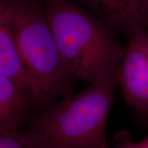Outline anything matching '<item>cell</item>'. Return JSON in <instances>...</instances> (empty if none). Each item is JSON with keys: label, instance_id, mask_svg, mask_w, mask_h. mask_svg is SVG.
Segmentation results:
<instances>
[{"label": "cell", "instance_id": "cell-1", "mask_svg": "<svg viewBox=\"0 0 148 148\" xmlns=\"http://www.w3.org/2000/svg\"><path fill=\"white\" fill-rule=\"evenodd\" d=\"M117 75L50 105L21 130L29 148H101Z\"/></svg>", "mask_w": 148, "mask_h": 148}, {"label": "cell", "instance_id": "cell-2", "mask_svg": "<svg viewBox=\"0 0 148 148\" xmlns=\"http://www.w3.org/2000/svg\"><path fill=\"white\" fill-rule=\"evenodd\" d=\"M42 5L61 55L77 79L90 84L117 75L125 47L112 29L71 0H44Z\"/></svg>", "mask_w": 148, "mask_h": 148}, {"label": "cell", "instance_id": "cell-3", "mask_svg": "<svg viewBox=\"0 0 148 148\" xmlns=\"http://www.w3.org/2000/svg\"><path fill=\"white\" fill-rule=\"evenodd\" d=\"M8 12L22 62L45 108L71 95L77 78L61 55L42 5L37 0H8Z\"/></svg>", "mask_w": 148, "mask_h": 148}, {"label": "cell", "instance_id": "cell-4", "mask_svg": "<svg viewBox=\"0 0 148 148\" xmlns=\"http://www.w3.org/2000/svg\"><path fill=\"white\" fill-rule=\"evenodd\" d=\"M124 100L142 116H148V29L129 37L117 73Z\"/></svg>", "mask_w": 148, "mask_h": 148}, {"label": "cell", "instance_id": "cell-5", "mask_svg": "<svg viewBox=\"0 0 148 148\" xmlns=\"http://www.w3.org/2000/svg\"><path fill=\"white\" fill-rule=\"evenodd\" d=\"M92 11L111 29L129 37L148 29V0H71Z\"/></svg>", "mask_w": 148, "mask_h": 148}, {"label": "cell", "instance_id": "cell-6", "mask_svg": "<svg viewBox=\"0 0 148 148\" xmlns=\"http://www.w3.org/2000/svg\"><path fill=\"white\" fill-rule=\"evenodd\" d=\"M0 73L17 85L31 106L45 108L41 93L27 74L16 48L9 23L8 0H0Z\"/></svg>", "mask_w": 148, "mask_h": 148}, {"label": "cell", "instance_id": "cell-7", "mask_svg": "<svg viewBox=\"0 0 148 148\" xmlns=\"http://www.w3.org/2000/svg\"><path fill=\"white\" fill-rule=\"evenodd\" d=\"M31 104L12 79L0 73V132H17L27 121Z\"/></svg>", "mask_w": 148, "mask_h": 148}, {"label": "cell", "instance_id": "cell-8", "mask_svg": "<svg viewBox=\"0 0 148 148\" xmlns=\"http://www.w3.org/2000/svg\"><path fill=\"white\" fill-rule=\"evenodd\" d=\"M0 148H29L21 131L0 132Z\"/></svg>", "mask_w": 148, "mask_h": 148}, {"label": "cell", "instance_id": "cell-9", "mask_svg": "<svg viewBox=\"0 0 148 148\" xmlns=\"http://www.w3.org/2000/svg\"><path fill=\"white\" fill-rule=\"evenodd\" d=\"M114 148H148V135L139 141H134L125 132H119L114 141Z\"/></svg>", "mask_w": 148, "mask_h": 148}, {"label": "cell", "instance_id": "cell-10", "mask_svg": "<svg viewBox=\"0 0 148 148\" xmlns=\"http://www.w3.org/2000/svg\"><path fill=\"white\" fill-rule=\"evenodd\" d=\"M101 148H112V147H110V146H109L108 144H106V145H105L103 147H101Z\"/></svg>", "mask_w": 148, "mask_h": 148}]
</instances>
